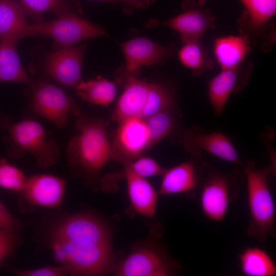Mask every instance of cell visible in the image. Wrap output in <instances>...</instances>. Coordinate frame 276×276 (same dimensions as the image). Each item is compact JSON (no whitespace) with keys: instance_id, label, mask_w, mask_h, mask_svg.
<instances>
[{"instance_id":"cell-7","label":"cell","mask_w":276,"mask_h":276,"mask_svg":"<svg viewBox=\"0 0 276 276\" xmlns=\"http://www.w3.org/2000/svg\"><path fill=\"white\" fill-rule=\"evenodd\" d=\"M28 36H43L52 39L60 48L73 47L83 40L106 35L102 27L81 17L78 14H71L50 20H42L29 24Z\"/></svg>"},{"instance_id":"cell-22","label":"cell","mask_w":276,"mask_h":276,"mask_svg":"<svg viewBox=\"0 0 276 276\" xmlns=\"http://www.w3.org/2000/svg\"><path fill=\"white\" fill-rule=\"evenodd\" d=\"M20 3L14 0H0V39L19 41L28 37L29 24Z\"/></svg>"},{"instance_id":"cell-15","label":"cell","mask_w":276,"mask_h":276,"mask_svg":"<svg viewBox=\"0 0 276 276\" xmlns=\"http://www.w3.org/2000/svg\"><path fill=\"white\" fill-rule=\"evenodd\" d=\"M120 48L124 55L125 64L122 76V83L141 66L156 64L169 56L171 47L162 45L151 39L139 37L123 42Z\"/></svg>"},{"instance_id":"cell-21","label":"cell","mask_w":276,"mask_h":276,"mask_svg":"<svg viewBox=\"0 0 276 276\" xmlns=\"http://www.w3.org/2000/svg\"><path fill=\"white\" fill-rule=\"evenodd\" d=\"M18 41L0 39V83L14 82L29 86L32 80L20 62L16 49Z\"/></svg>"},{"instance_id":"cell-27","label":"cell","mask_w":276,"mask_h":276,"mask_svg":"<svg viewBox=\"0 0 276 276\" xmlns=\"http://www.w3.org/2000/svg\"><path fill=\"white\" fill-rule=\"evenodd\" d=\"M175 100L171 90L160 83H149L142 117L146 119L164 111L175 112Z\"/></svg>"},{"instance_id":"cell-29","label":"cell","mask_w":276,"mask_h":276,"mask_svg":"<svg viewBox=\"0 0 276 276\" xmlns=\"http://www.w3.org/2000/svg\"><path fill=\"white\" fill-rule=\"evenodd\" d=\"M175 113L172 111H164L145 119L151 147L174 130L176 123Z\"/></svg>"},{"instance_id":"cell-4","label":"cell","mask_w":276,"mask_h":276,"mask_svg":"<svg viewBox=\"0 0 276 276\" xmlns=\"http://www.w3.org/2000/svg\"><path fill=\"white\" fill-rule=\"evenodd\" d=\"M245 176L237 169L229 173H222L203 162L199 190L200 204L209 220L221 222L226 216L230 205L238 197Z\"/></svg>"},{"instance_id":"cell-24","label":"cell","mask_w":276,"mask_h":276,"mask_svg":"<svg viewBox=\"0 0 276 276\" xmlns=\"http://www.w3.org/2000/svg\"><path fill=\"white\" fill-rule=\"evenodd\" d=\"M77 96L91 104L106 106L114 99L117 94L115 84L101 76L81 81L75 87Z\"/></svg>"},{"instance_id":"cell-31","label":"cell","mask_w":276,"mask_h":276,"mask_svg":"<svg viewBox=\"0 0 276 276\" xmlns=\"http://www.w3.org/2000/svg\"><path fill=\"white\" fill-rule=\"evenodd\" d=\"M124 170L145 178L162 175L165 170L155 159L143 156L124 165Z\"/></svg>"},{"instance_id":"cell-26","label":"cell","mask_w":276,"mask_h":276,"mask_svg":"<svg viewBox=\"0 0 276 276\" xmlns=\"http://www.w3.org/2000/svg\"><path fill=\"white\" fill-rule=\"evenodd\" d=\"M245 9L243 24L251 32H257L275 15L276 0H240Z\"/></svg>"},{"instance_id":"cell-11","label":"cell","mask_w":276,"mask_h":276,"mask_svg":"<svg viewBox=\"0 0 276 276\" xmlns=\"http://www.w3.org/2000/svg\"><path fill=\"white\" fill-rule=\"evenodd\" d=\"M181 142L186 150L191 154L205 151L242 168L244 166L231 139L221 132H206L196 126L183 132Z\"/></svg>"},{"instance_id":"cell-10","label":"cell","mask_w":276,"mask_h":276,"mask_svg":"<svg viewBox=\"0 0 276 276\" xmlns=\"http://www.w3.org/2000/svg\"><path fill=\"white\" fill-rule=\"evenodd\" d=\"M50 237L81 243L110 245L108 231L103 223L86 214L63 218L53 226Z\"/></svg>"},{"instance_id":"cell-9","label":"cell","mask_w":276,"mask_h":276,"mask_svg":"<svg viewBox=\"0 0 276 276\" xmlns=\"http://www.w3.org/2000/svg\"><path fill=\"white\" fill-rule=\"evenodd\" d=\"M86 49V44H81L49 52L43 62L44 75L63 86L75 88L82 81V65Z\"/></svg>"},{"instance_id":"cell-12","label":"cell","mask_w":276,"mask_h":276,"mask_svg":"<svg viewBox=\"0 0 276 276\" xmlns=\"http://www.w3.org/2000/svg\"><path fill=\"white\" fill-rule=\"evenodd\" d=\"M176 265L164 252L143 247L130 252L117 268L119 276H169L175 273Z\"/></svg>"},{"instance_id":"cell-34","label":"cell","mask_w":276,"mask_h":276,"mask_svg":"<svg viewBox=\"0 0 276 276\" xmlns=\"http://www.w3.org/2000/svg\"><path fill=\"white\" fill-rule=\"evenodd\" d=\"M22 224L8 210L0 200V229L18 233Z\"/></svg>"},{"instance_id":"cell-8","label":"cell","mask_w":276,"mask_h":276,"mask_svg":"<svg viewBox=\"0 0 276 276\" xmlns=\"http://www.w3.org/2000/svg\"><path fill=\"white\" fill-rule=\"evenodd\" d=\"M118 123L110 142L111 159L124 166L143 156L151 146L145 119L134 117Z\"/></svg>"},{"instance_id":"cell-25","label":"cell","mask_w":276,"mask_h":276,"mask_svg":"<svg viewBox=\"0 0 276 276\" xmlns=\"http://www.w3.org/2000/svg\"><path fill=\"white\" fill-rule=\"evenodd\" d=\"M178 58L183 65L191 70L193 74L199 75L213 67L214 63L200 39L183 43Z\"/></svg>"},{"instance_id":"cell-20","label":"cell","mask_w":276,"mask_h":276,"mask_svg":"<svg viewBox=\"0 0 276 276\" xmlns=\"http://www.w3.org/2000/svg\"><path fill=\"white\" fill-rule=\"evenodd\" d=\"M250 49L249 37L243 34L219 37L216 38L213 43L214 57L221 69L241 65Z\"/></svg>"},{"instance_id":"cell-5","label":"cell","mask_w":276,"mask_h":276,"mask_svg":"<svg viewBox=\"0 0 276 276\" xmlns=\"http://www.w3.org/2000/svg\"><path fill=\"white\" fill-rule=\"evenodd\" d=\"M55 260L67 266L72 275H97L107 270L111 260L110 245L91 244L50 237Z\"/></svg>"},{"instance_id":"cell-18","label":"cell","mask_w":276,"mask_h":276,"mask_svg":"<svg viewBox=\"0 0 276 276\" xmlns=\"http://www.w3.org/2000/svg\"><path fill=\"white\" fill-rule=\"evenodd\" d=\"M114 176L126 179L129 199L133 209L145 217H154L159 193L153 186L145 178L124 170Z\"/></svg>"},{"instance_id":"cell-28","label":"cell","mask_w":276,"mask_h":276,"mask_svg":"<svg viewBox=\"0 0 276 276\" xmlns=\"http://www.w3.org/2000/svg\"><path fill=\"white\" fill-rule=\"evenodd\" d=\"M26 16L39 18L43 13L52 12L57 16L78 14L66 0H20Z\"/></svg>"},{"instance_id":"cell-1","label":"cell","mask_w":276,"mask_h":276,"mask_svg":"<svg viewBox=\"0 0 276 276\" xmlns=\"http://www.w3.org/2000/svg\"><path fill=\"white\" fill-rule=\"evenodd\" d=\"M103 120L80 114L75 123L76 133L66 148V159L73 170L97 177L111 159V146Z\"/></svg>"},{"instance_id":"cell-2","label":"cell","mask_w":276,"mask_h":276,"mask_svg":"<svg viewBox=\"0 0 276 276\" xmlns=\"http://www.w3.org/2000/svg\"><path fill=\"white\" fill-rule=\"evenodd\" d=\"M242 170L246 180L249 223L247 234L260 242L269 237L275 238V206L269 179L270 166L257 168L254 161L244 164Z\"/></svg>"},{"instance_id":"cell-36","label":"cell","mask_w":276,"mask_h":276,"mask_svg":"<svg viewBox=\"0 0 276 276\" xmlns=\"http://www.w3.org/2000/svg\"><path fill=\"white\" fill-rule=\"evenodd\" d=\"M95 1L108 2H110V3H120L125 5L127 7L132 8L131 5L129 0H95Z\"/></svg>"},{"instance_id":"cell-6","label":"cell","mask_w":276,"mask_h":276,"mask_svg":"<svg viewBox=\"0 0 276 276\" xmlns=\"http://www.w3.org/2000/svg\"><path fill=\"white\" fill-rule=\"evenodd\" d=\"M31 78L30 100L36 114L58 128L66 126L70 114L78 117L81 114L78 104L62 87L45 77Z\"/></svg>"},{"instance_id":"cell-33","label":"cell","mask_w":276,"mask_h":276,"mask_svg":"<svg viewBox=\"0 0 276 276\" xmlns=\"http://www.w3.org/2000/svg\"><path fill=\"white\" fill-rule=\"evenodd\" d=\"M19 241L18 233L0 229V263L13 252Z\"/></svg>"},{"instance_id":"cell-37","label":"cell","mask_w":276,"mask_h":276,"mask_svg":"<svg viewBox=\"0 0 276 276\" xmlns=\"http://www.w3.org/2000/svg\"><path fill=\"white\" fill-rule=\"evenodd\" d=\"M207 0H197L199 7L202 6Z\"/></svg>"},{"instance_id":"cell-19","label":"cell","mask_w":276,"mask_h":276,"mask_svg":"<svg viewBox=\"0 0 276 276\" xmlns=\"http://www.w3.org/2000/svg\"><path fill=\"white\" fill-rule=\"evenodd\" d=\"M215 19L208 10H191L168 19L163 24L178 32L183 43L201 39L207 30L215 28Z\"/></svg>"},{"instance_id":"cell-32","label":"cell","mask_w":276,"mask_h":276,"mask_svg":"<svg viewBox=\"0 0 276 276\" xmlns=\"http://www.w3.org/2000/svg\"><path fill=\"white\" fill-rule=\"evenodd\" d=\"M11 273L18 276H65L70 274L69 268L60 264L58 266H47L36 269H19L4 264Z\"/></svg>"},{"instance_id":"cell-13","label":"cell","mask_w":276,"mask_h":276,"mask_svg":"<svg viewBox=\"0 0 276 276\" xmlns=\"http://www.w3.org/2000/svg\"><path fill=\"white\" fill-rule=\"evenodd\" d=\"M201 152L192 154L189 161L165 170L162 176L159 194H192L199 190L203 170Z\"/></svg>"},{"instance_id":"cell-14","label":"cell","mask_w":276,"mask_h":276,"mask_svg":"<svg viewBox=\"0 0 276 276\" xmlns=\"http://www.w3.org/2000/svg\"><path fill=\"white\" fill-rule=\"evenodd\" d=\"M251 67L244 63L232 68L221 69L209 82L208 98L214 114L222 113L230 96L247 84Z\"/></svg>"},{"instance_id":"cell-35","label":"cell","mask_w":276,"mask_h":276,"mask_svg":"<svg viewBox=\"0 0 276 276\" xmlns=\"http://www.w3.org/2000/svg\"><path fill=\"white\" fill-rule=\"evenodd\" d=\"M132 8H144L148 6L152 0H129Z\"/></svg>"},{"instance_id":"cell-17","label":"cell","mask_w":276,"mask_h":276,"mask_svg":"<svg viewBox=\"0 0 276 276\" xmlns=\"http://www.w3.org/2000/svg\"><path fill=\"white\" fill-rule=\"evenodd\" d=\"M123 83L124 90L112 114V119L118 123L131 118L142 117L149 85L134 75L127 78Z\"/></svg>"},{"instance_id":"cell-16","label":"cell","mask_w":276,"mask_h":276,"mask_svg":"<svg viewBox=\"0 0 276 276\" xmlns=\"http://www.w3.org/2000/svg\"><path fill=\"white\" fill-rule=\"evenodd\" d=\"M66 181L50 174L28 177L20 194L31 204L51 209L58 208L63 200Z\"/></svg>"},{"instance_id":"cell-23","label":"cell","mask_w":276,"mask_h":276,"mask_svg":"<svg viewBox=\"0 0 276 276\" xmlns=\"http://www.w3.org/2000/svg\"><path fill=\"white\" fill-rule=\"evenodd\" d=\"M241 273L245 276H275L276 264L269 253L257 246L245 248L238 255Z\"/></svg>"},{"instance_id":"cell-30","label":"cell","mask_w":276,"mask_h":276,"mask_svg":"<svg viewBox=\"0 0 276 276\" xmlns=\"http://www.w3.org/2000/svg\"><path fill=\"white\" fill-rule=\"evenodd\" d=\"M28 177L24 172L6 159H0V187L20 193L24 190Z\"/></svg>"},{"instance_id":"cell-38","label":"cell","mask_w":276,"mask_h":276,"mask_svg":"<svg viewBox=\"0 0 276 276\" xmlns=\"http://www.w3.org/2000/svg\"><path fill=\"white\" fill-rule=\"evenodd\" d=\"M2 117L1 116V114H0V130H1V122H2Z\"/></svg>"},{"instance_id":"cell-3","label":"cell","mask_w":276,"mask_h":276,"mask_svg":"<svg viewBox=\"0 0 276 276\" xmlns=\"http://www.w3.org/2000/svg\"><path fill=\"white\" fill-rule=\"evenodd\" d=\"M1 129L6 130L4 137L9 145L8 155L20 159L26 153L33 155L37 166L48 168L56 164L60 157L58 145L46 137L43 126L38 122L26 119L13 122L6 116L2 117Z\"/></svg>"}]
</instances>
